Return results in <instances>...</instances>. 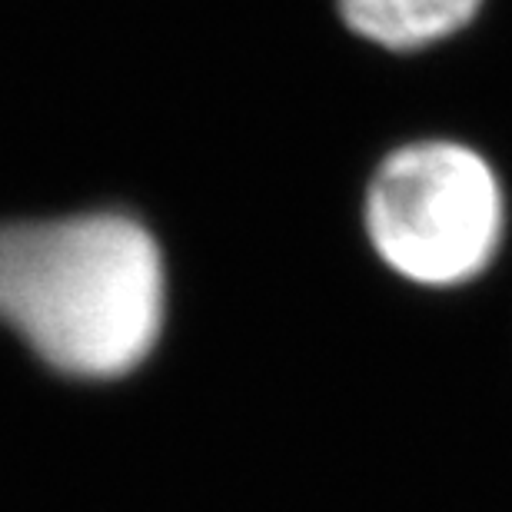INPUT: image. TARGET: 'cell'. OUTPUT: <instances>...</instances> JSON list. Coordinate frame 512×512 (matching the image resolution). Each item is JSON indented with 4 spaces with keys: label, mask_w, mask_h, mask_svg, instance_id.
Returning a JSON list of instances; mask_svg holds the SVG:
<instances>
[{
    "label": "cell",
    "mask_w": 512,
    "mask_h": 512,
    "mask_svg": "<svg viewBox=\"0 0 512 512\" xmlns=\"http://www.w3.org/2000/svg\"><path fill=\"white\" fill-rule=\"evenodd\" d=\"M363 220L373 250L403 280L459 286L493 263L506 203L483 153L456 140H416L376 167Z\"/></svg>",
    "instance_id": "cell-2"
},
{
    "label": "cell",
    "mask_w": 512,
    "mask_h": 512,
    "mask_svg": "<svg viewBox=\"0 0 512 512\" xmlns=\"http://www.w3.org/2000/svg\"><path fill=\"white\" fill-rule=\"evenodd\" d=\"M356 37L386 50H419L459 34L483 0H336Z\"/></svg>",
    "instance_id": "cell-3"
},
{
    "label": "cell",
    "mask_w": 512,
    "mask_h": 512,
    "mask_svg": "<svg viewBox=\"0 0 512 512\" xmlns=\"http://www.w3.org/2000/svg\"><path fill=\"white\" fill-rule=\"evenodd\" d=\"M157 240L124 213L0 227V323L60 373L107 380L143 363L163 330Z\"/></svg>",
    "instance_id": "cell-1"
}]
</instances>
